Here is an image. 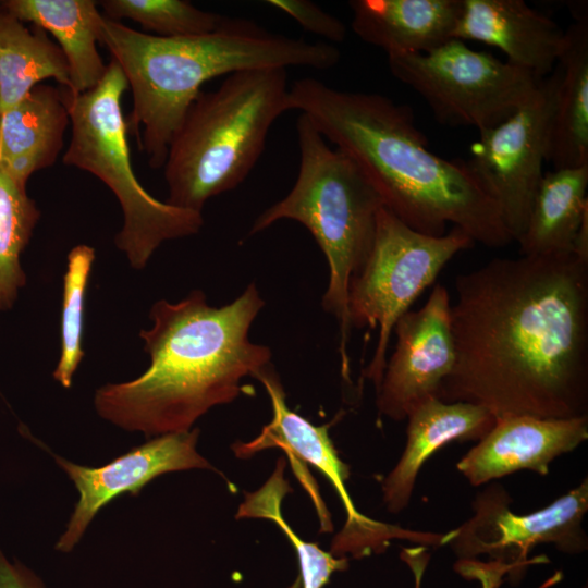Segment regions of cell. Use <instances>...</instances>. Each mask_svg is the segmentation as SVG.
<instances>
[{"label": "cell", "mask_w": 588, "mask_h": 588, "mask_svg": "<svg viewBox=\"0 0 588 588\" xmlns=\"http://www.w3.org/2000/svg\"><path fill=\"white\" fill-rule=\"evenodd\" d=\"M455 292V360L439 400L495 419L588 416V261L494 258L458 274Z\"/></svg>", "instance_id": "6da1fadb"}, {"label": "cell", "mask_w": 588, "mask_h": 588, "mask_svg": "<svg viewBox=\"0 0 588 588\" xmlns=\"http://www.w3.org/2000/svg\"><path fill=\"white\" fill-rule=\"evenodd\" d=\"M286 109L301 111L350 157L383 206L411 229L441 236L452 223L489 247L513 241L467 162L433 154L411 107L306 77L290 85Z\"/></svg>", "instance_id": "7a4b0ae2"}, {"label": "cell", "mask_w": 588, "mask_h": 588, "mask_svg": "<svg viewBox=\"0 0 588 588\" xmlns=\"http://www.w3.org/2000/svg\"><path fill=\"white\" fill-rule=\"evenodd\" d=\"M264 306L255 283L221 307L210 306L201 290L155 302L152 324L139 332L149 367L134 380L100 387L97 414L147 438L191 430L210 408L234 401L243 378L270 365L271 350L249 340Z\"/></svg>", "instance_id": "3957f363"}, {"label": "cell", "mask_w": 588, "mask_h": 588, "mask_svg": "<svg viewBox=\"0 0 588 588\" xmlns=\"http://www.w3.org/2000/svg\"><path fill=\"white\" fill-rule=\"evenodd\" d=\"M99 42L121 68L132 91L127 131L139 140L152 169L163 168L175 132L211 78L256 69L326 70L341 58L333 45L284 36L254 21L229 16L205 35L160 37L102 15Z\"/></svg>", "instance_id": "277c9868"}, {"label": "cell", "mask_w": 588, "mask_h": 588, "mask_svg": "<svg viewBox=\"0 0 588 588\" xmlns=\"http://www.w3.org/2000/svg\"><path fill=\"white\" fill-rule=\"evenodd\" d=\"M296 132L299 148L297 179L285 197L257 217L249 234L290 219L303 224L314 236L329 268L328 286L321 303L338 322L341 373L350 381L348 285L371 250L377 217L383 203L353 160L338 148H331L302 113Z\"/></svg>", "instance_id": "5b68a950"}, {"label": "cell", "mask_w": 588, "mask_h": 588, "mask_svg": "<svg viewBox=\"0 0 588 588\" xmlns=\"http://www.w3.org/2000/svg\"><path fill=\"white\" fill-rule=\"evenodd\" d=\"M285 69L232 73L200 91L175 132L163 164L166 203L197 212L253 170L274 121L286 112Z\"/></svg>", "instance_id": "8992f818"}, {"label": "cell", "mask_w": 588, "mask_h": 588, "mask_svg": "<svg viewBox=\"0 0 588 588\" xmlns=\"http://www.w3.org/2000/svg\"><path fill=\"white\" fill-rule=\"evenodd\" d=\"M61 89L71 125L62 162L95 175L117 197L123 225L114 244L131 267L144 269L162 243L198 233L204 225L201 212L157 199L135 175L122 110L128 84L119 64L111 59L100 82L84 93Z\"/></svg>", "instance_id": "52a82bcc"}, {"label": "cell", "mask_w": 588, "mask_h": 588, "mask_svg": "<svg viewBox=\"0 0 588 588\" xmlns=\"http://www.w3.org/2000/svg\"><path fill=\"white\" fill-rule=\"evenodd\" d=\"M475 242L453 226L441 236L419 233L382 206L371 250L348 285L351 328H379L377 346L363 376L380 384L396 321L430 286L444 266Z\"/></svg>", "instance_id": "ba28073f"}, {"label": "cell", "mask_w": 588, "mask_h": 588, "mask_svg": "<svg viewBox=\"0 0 588 588\" xmlns=\"http://www.w3.org/2000/svg\"><path fill=\"white\" fill-rule=\"evenodd\" d=\"M392 75L418 93L449 126L489 128L509 118L541 79L487 51L452 38L422 53H391Z\"/></svg>", "instance_id": "9c48e42d"}, {"label": "cell", "mask_w": 588, "mask_h": 588, "mask_svg": "<svg viewBox=\"0 0 588 588\" xmlns=\"http://www.w3.org/2000/svg\"><path fill=\"white\" fill-rule=\"evenodd\" d=\"M559 69L509 118L479 131L470 146V171L497 204L513 241L523 235L543 175Z\"/></svg>", "instance_id": "30bf717a"}, {"label": "cell", "mask_w": 588, "mask_h": 588, "mask_svg": "<svg viewBox=\"0 0 588 588\" xmlns=\"http://www.w3.org/2000/svg\"><path fill=\"white\" fill-rule=\"evenodd\" d=\"M254 378L262 383L271 400L272 418L253 440L234 443V454L248 458L262 450L280 448L291 461L301 460L311 464L329 480L346 512L344 527L332 541L333 555L344 558L350 553L354 558H362L372 552L379 553L385 550L392 539L397 538L420 544H440L439 534L411 531L360 514L345 486L350 468L340 458L330 439L329 426H316L287 406L282 383L270 365Z\"/></svg>", "instance_id": "8fae6325"}, {"label": "cell", "mask_w": 588, "mask_h": 588, "mask_svg": "<svg viewBox=\"0 0 588 588\" xmlns=\"http://www.w3.org/2000/svg\"><path fill=\"white\" fill-rule=\"evenodd\" d=\"M512 499L501 485L477 494L473 516L442 535L462 559L488 554L500 562L522 563L537 544L551 543L560 551L579 553L588 538L583 520L588 511V479L546 507L525 515L510 510Z\"/></svg>", "instance_id": "7c38bea8"}, {"label": "cell", "mask_w": 588, "mask_h": 588, "mask_svg": "<svg viewBox=\"0 0 588 588\" xmlns=\"http://www.w3.org/2000/svg\"><path fill=\"white\" fill-rule=\"evenodd\" d=\"M393 331L395 348L387 359L376 403L380 415L400 421L426 401L438 399L453 368L448 289L437 284L424 306L401 316Z\"/></svg>", "instance_id": "4fadbf2b"}, {"label": "cell", "mask_w": 588, "mask_h": 588, "mask_svg": "<svg viewBox=\"0 0 588 588\" xmlns=\"http://www.w3.org/2000/svg\"><path fill=\"white\" fill-rule=\"evenodd\" d=\"M199 429L151 438L100 467H88L52 454L57 465L74 483L78 500L56 550L71 552L97 513L115 498L140 490L160 475L215 467L197 451Z\"/></svg>", "instance_id": "5bb4252c"}, {"label": "cell", "mask_w": 588, "mask_h": 588, "mask_svg": "<svg viewBox=\"0 0 588 588\" xmlns=\"http://www.w3.org/2000/svg\"><path fill=\"white\" fill-rule=\"evenodd\" d=\"M587 438L588 416L497 419L492 429L460 460L456 468L473 486L519 470L544 476L556 457L572 452Z\"/></svg>", "instance_id": "9a60e30c"}, {"label": "cell", "mask_w": 588, "mask_h": 588, "mask_svg": "<svg viewBox=\"0 0 588 588\" xmlns=\"http://www.w3.org/2000/svg\"><path fill=\"white\" fill-rule=\"evenodd\" d=\"M453 38L493 46L542 79L564 50L566 30L524 0H462Z\"/></svg>", "instance_id": "2e32d148"}, {"label": "cell", "mask_w": 588, "mask_h": 588, "mask_svg": "<svg viewBox=\"0 0 588 588\" xmlns=\"http://www.w3.org/2000/svg\"><path fill=\"white\" fill-rule=\"evenodd\" d=\"M406 419L405 449L382 482L383 502L393 514L407 507L421 466L437 450L453 441H479L497 422L479 405L439 399L426 401Z\"/></svg>", "instance_id": "e0dca14e"}, {"label": "cell", "mask_w": 588, "mask_h": 588, "mask_svg": "<svg viewBox=\"0 0 588 588\" xmlns=\"http://www.w3.org/2000/svg\"><path fill=\"white\" fill-rule=\"evenodd\" d=\"M69 125L61 87L44 83L35 86L0 114V166L26 186L35 172L56 163Z\"/></svg>", "instance_id": "ac0fdd59"}, {"label": "cell", "mask_w": 588, "mask_h": 588, "mask_svg": "<svg viewBox=\"0 0 588 588\" xmlns=\"http://www.w3.org/2000/svg\"><path fill=\"white\" fill-rule=\"evenodd\" d=\"M352 29L391 53L428 52L453 38L462 0H353Z\"/></svg>", "instance_id": "d6986e66"}, {"label": "cell", "mask_w": 588, "mask_h": 588, "mask_svg": "<svg viewBox=\"0 0 588 588\" xmlns=\"http://www.w3.org/2000/svg\"><path fill=\"white\" fill-rule=\"evenodd\" d=\"M22 22L50 33L62 50L74 94L96 86L107 70L97 48L102 17L94 0H4L0 1Z\"/></svg>", "instance_id": "ffe728a7"}, {"label": "cell", "mask_w": 588, "mask_h": 588, "mask_svg": "<svg viewBox=\"0 0 588 588\" xmlns=\"http://www.w3.org/2000/svg\"><path fill=\"white\" fill-rule=\"evenodd\" d=\"M559 82L551 117L547 161L553 169L588 164V20L566 29L556 63Z\"/></svg>", "instance_id": "44dd1931"}, {"label": "cell", "mask_w": 588, "mask_h": 588, "mask_svg": "<svg viewBox=\"0 0 588 588\" xmlns=\"http://www.w3.org/2000/svg\"><path fill=\"white\" fill-rule=\"evenodd\" d=\"M588 164L553 169L542 175L520 238V255L573 253L581 221L588 215Z\"/></svg>", "instance_id": "7402d4cb"}, {"label": "cell", "mask_w": 588, "mask_h": 588, "mask_svg": "<svg viewBox=\"0 0 588 588\" xmlns=\"http://www.w3.org/2000/svg\"><path fill=\"white\" fill-rule=\"evenodd\" d=\"M48 78L71 88L62 50L47 32L25 26L0 2V114Z\"/></svg>", "instance_id": "603a6c76"}, {"label": "cell", "mask_w": 588, "mask_h": 588, "mask_svg": "<svg viewBox=\"0 0 588 588\" xmlns=\"http://www.w3.org/2000/svg\"><path fill=\"white\" fill-rule=\"evenodd\" d=\"M40 219L26 186L0 166V313L10 310L26 284L21 256Z\"/></svg>", "instance_id": "cb8c5ba5"}, {"label": "cell", "mask_w": 588, "mask_h": 588, "mask_svg": "<svg viewBox=\"0 0 588 588\" xmlns=\"http://www.w3.org/2000/svg\"><path fill=\"white\" fill-rule=\"evenodd\" d=\"M98 7L106 19L132 20L144 33L160 37L205 35L217 29L225 19L185 0H102L98 1Z\"/></svg>", "instance_id": "d4e9b609"}, {"label": "cell", "mask_w": 588, "mask_h": 588, "mask_svg": "<svg viewBox=\"0 0 588 588\" xmlns=\"http://www.w3.org/2000/svg\"><path fill=\"white\" fill-rule=\"evenodd\" d=\"M95 260V249L86 244L73 247L68 254L63 275L61 311V353L53 378L63 388L72 385L73 377L84 358L85 297Z\"/></svg>", "instance_id": "484cf974"}, {"label": "cell", "mask_w": 588, "mask_h": 588, "mask_svg": "<svg viewBox=\"0 0 588 588\" xmlns=\"http://www.w3.org/2000/svg\"><path fill=\"white\" fill-rule=\"evenodd\" d=\"M270 7L287 14L303 28L331 41L341 42L346 37L342 21L308 0H268Z\"/></svg>", "instance_id": "4316f807"}, {"label": "cell", "mask_w": 588, "mask_h": 588, "mask_svg": "<svg viewBox=\"0 0 588 588\" xmlns=\"http://www.w3.org/2000/svg\"><path fill=\"white\" fill-rule=\"evenodd\" d=\"M0 588H46L41 578L19 561H11L0 548Z\"/></svg>", "instance_id": "83f0119b"}, {"label": "cell", "mask_w": 588, "mask_h": 588, "mask_svg": "<svg viewBox=\"0 0 588 588\" xmlns=\"http://www.w3.org/2000/svg\"><path fill=\"white\" fill-rule=\"evenodd\" d=\"M401 559L408 564L414 573L415 588H420L421 578L429 560V554L426 552L425 547L403 549Z\"/></svg>", "instance_id": "f1b7e54d"}, {"label": "cell", "mask_w": 588, "mask_h": 588, "mask_svg": "<svg viewBox=\"0 0 588 588\" xmlns=\"http://www.w3.org/2000/svg\"><path fill=\"white\" fill-rule=\"evenodd\" d=\"M573 254L588 261V215L584 218L573 243Z\"/></svg>", "instance_id": "f546056e"}]
</instances>
